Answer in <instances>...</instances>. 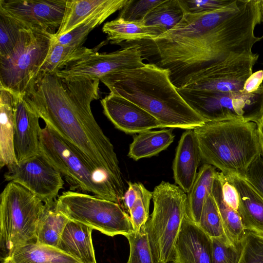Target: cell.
Listing matches in <instances>:
<instances>
[{
    "mask_svg": "<svg viewBox=\"0 0 263 263\" xmlns=\"http://www.w3.org/2000/svg\"><path fill=\"white\" fill-rule=\"evenodd\" d=\"M261 0H233L215 11L184 13L181 21L153 40L134 42L143 59L167 69L183 88L238 58L252 55L255 35L262 22Z\"/></svg>",
    "mask_w": 263,
    "mask_h": 263,
    "instance_id": "obj_1",
    "label": "cell"
},
{
    "mask_svg": "<svg viewBox=\"0 0 263 263\" xmlns=\"http://www.w3.org/2000/svg\"><path fill=\"white\" fill-rule=\"evenodd\" d=\"M99 80H66L40 72L23 96L50 128L103 173L119 197L125 185L114 147L96 121L91 102L100 98Z\"/></svg>",
    "mask_w": 263,
    "mask_h": 263,
    "instance_id": "obj_2",
    "label": "cell"
},
{
    "mask_svg": "<svg viewBox=\"0 0 263 263\" xmlns=\"http://www.w3.org/2000/svg\"><path fill=\"white\" fill-rule=\"evenodd\" d=\"M101 81L110 92L137 104L162 128L194 129L205 122L179 93L169 71L153 63L108 74Z\"/></svg>",
    "mask_w": 263,
    "mask_h": 263,
    "instance_id": "obj_3",
    "label": "cell"
},
{
    "mask_svg": "<svg viewBox=\"0 0 263 263\" xmlns=\"http://www.w3.org/2000/svg\"><path fill=\"white\" fill-rule=\"evenodd\" d=\"M193 130L204 164L214 166L224 175L244 177L250 165L261 155L254 122H209Z\"/></svg>",
    "mask_w": 263,
    "mask_h": 263,
    "instance_id": "obj_4",
    "label": "cell"
},
{
    "mask_svg": "<svg viewBox=\"0 0 263 263\" xmlns=\"http://www.w3.org/2000/svg\"><path fill=\"white\" fill-rule=\"evenodd\" d=\"M40 154L72 187L119 204L121 200L105 175L73 146L45 125L40 137Z\"/></svg>",
    "mask_w": 263,
    "mask_h": 263,
    "instance_id": "obj_5",
    "label": "cell"
},
{
    "mask_svg": "<svg viewBox=\"0 0 263 263\" xmlns=\"http://www.w3.org/2000/svg\"><path fill=\"white\" fill-rule=\"evenodd\" d=\"M45 204L18 183L9 182L1 194V258L23 245L36 242V230Z\"/></svg>",
    "mask_w": 263,
    "mask_h": 263,
    "instance_id": "obj_6",
    "label": "cell"
},
{
    "mask_svg": "<svg viewBox=\"0 0 263 263\" xmlns=\"http://www.w3.org/2000/svg\"><path fill=\"white\" fill-rule=\"evenodd\" d=\"M152 195L153 210L144 228L156 263H168L185 215L187 194L178 186L162 181Z\"/></svg>",
    "mask_w": 263,
    "mask_h": 263,
    "instance_id": "obj_7",
    "label": "cell"
},
{
    "mask_svg": "<svg viewBox=\"0 0 263 263\" xmlns=\"http://www.w3.org/2000/svg\"><path fill=\"white\" fill-rule=\"evenodd\" d=\"M54 33L37 29L24 30L12 51L0 57V87L24 95L43 64Z\"/></svg>",
    "mask_w": 263,
    "mask_h": 263,
    "instance_id": "obj_8",
    "label": "cell"
},
{
    "mask_svg": "<svg viewBox=\"0 0 263 263\" xmlns=\"http://www.w3.org/2000/svg\"><path fill=\"white\" fill-rule=\"evenodd\" d=\"M55 209L69 220L79 222L111 237L132 233L130 216L118 203L74 191L63 192Z\"/></svg>",
    "mask_w": 263,
    "mask_h": 263,
    "instance_id": "obj_9",
    "label": "cell"
},
{
    "mask_svg": "<svg viewBox=\"0 0 263 263\" xmlns=\"http://www.w3.org/2000/svg\"><path fill=\"white\" fill-rule=\"evenodd\" d=\"M177 90L205 123L232 120L256 123L263 116V84L250 93L187 88Z\"/></svg>",
    "mask_w": 263,
    "mask_h": 263,
    "instance_id": "obj_10",
    "label": "cell"
},
{
    "mask_svg": "<svg viewBox=\"0 0 263 263\" xmlns=\"http://www.w3.org/2000/svg\"><path fill=\"white\" fill-rule=\"evenodd\" d=\"M107 42V40L102 42L95 51L68 64L56 74L66 80L100 81L114 72L136 69L145 65L139 46L133 42L124 43L126 46L114 52H98Z\"/></svg>",
    "mask_w": 263,
    "mask_h": 263,
    "instance_id": "obj_11",
    "label": "cell"
},
{
    "mask_svg": "<svg viewBox=\"0 0 263 263\" xmlns=\"http://www.w3.org/2000/svg\"><path fill=\"white\" fill-rule=\"evenodd\" d=\"M4 177L6 181L24 187L47 205L55 203L64 184L61 174L40 154L7 166Z\"/></svg>",
    "mask_w": 263,
    "mask_h": 263,
    "instance_id": "obj_12",
    "label": "cell"
},
{
    "mask_svg": "<svg viewBox=\"0 0 263 263\" xmlns=\"http://www.w3.org/2000/svg\"><path fill=\"white\" fill-rule=\"evenodd\" d=\"M67 0H0V10L29 29L50 30L60 26Z\"/></svg>",
    "mask_w": 263,
    "mask_h": 263,
    "instance_id": "obj_13",
    "label": "cell"
},
{
    "mask_svg": "<svg viewBox=\"0 0 263 263\" xmlns=\"http://www.w3.org/2000/svg\"><path fill=\"white\" fill-rule=\"evenodd\" d=\"M103 113L115 127L126 133L136 134L162 128L160 122L144 109L127 99L110 92L101 100Z\"/></svg>",
    "mask_w": 263,
    "mask_h": 263,
    "instance_id": "obj_14",
    "label": "cell"
},
{
    "mask_svg": "<svg viewBox=\"0 0 263 263\" xmlns=\"http://www.w3.org/2000/svg\"><path fill=\"white\" fill-rule=\"evenodd\" d=\"M258 57V54L254 53L237 59L183 88L220 92L242 91Z\"/></svg>",
    "mask_w": 263,
    "mask_h": 263,
    "instance_id": "obj_15",
    "label": "cell"
},
{
    "mask_svg": "<svg viewBox=\"0 0 263 263\" xmlns=\"http://www.w3.org/2000/svg\"><path fill=\"white\" fill-rule=\"evenodd\" d=\"M37 114L17 95L15 106L14 146L17 162L40 154L41 128Z\"/></svg>",
    "mask_w": 263,
    "mask_h": 263,
    "instance_id": "obj_16",
    "label": "cell"
},
{
    "mask_svg": "<svg viewBox=\"0 0 263 263\" xmlns=\"http://www.w3.org/2000/svg\"><path fill=\"white\" fill-rule=\"evenodd\" d=\"M173 263H212L211 238L185 215L176 240Z\"/></svg>",
    "mask_w": 263,
    "mask_h": 263,
    "instance_id": "obj_17",
    "label": "cell"
},
{
    "mask_svg": "<svg viewBox=\"0 0 263 263\" xmlns=\"http://www.w3.org/2000/svg\"><path fill=\"white\" fill-rule=\"evenodd\" d=\"M201 159L198 141L193 129L183 133L177 145L173 163L175 183L188 194L196 179Z\"/></svg>",
    "mask_w": 263,
    "mask_h": 263,
    "instance_id": "obj_18",
    "label": "cell"
},
{
    "mask_svg": "<svg viewBox=\"0 0 263 263\" xmlns=\"http://www.w3.org/2000/svg\"><path fill=\"white\" fill-rule=\"evenodd\" d=\"M225 176L238 193V213L245 230L263 234V198L243 177L237 175Z\"/></svg>",
    "mask_w": 263,
    "mask_h": 263,
    "instance_id": "obj_19",
    "label": "cell"
},
{
    "mask_svg": "<svg viewBox=\"0 0 263 263\" xmlns=\"http://www.w3.org/2000/svg\"><path fill=\"white\" fill-rule=\"evenodd\" d=\"M129 0H67L64 16L55 37L71 31L93 15L111 9L121 10Z\"/></svg>",
    "mask_w": 263,
    "mask_h": 263,
    "instance_id": "obj_20",
    "label": "cell"
},
{
    "mask_svg": "<svg viewBox=\"0 0 263 263\" xmlns=\"http://www.w3.org/2000/svg\"><path fill=\"white\" fill-rule=\"evenodd\" d=\"M92 230L82 223L69 220L57 248L81 263H97L91 238Z\"/></svg>",
    "mask_w": 263,
    "mask_h": 263,
    "instance_id": "obj_21",
    "label": "cell"
},
{
    "mask_svg": "<svg viewBox=\"0 0 263 263\" xmlns=\"http://www.w3.org/2000/svg\"><path fill=\"white\" fill-rule=\"evenodd\" d=\"M16 95L0 87V166L17 162L14 146Z\"/></svg>",
    "mask_w": 263,
    "mask_h": 263,
    "instance_id": "obj_22",
    "label": "cell"
},
{
    "mask_svg": "<svg viewBox=\"0 0 263 263\" xmlns=\"http://www.w3.org/2000/svg\"><path fill=\"white\" fill-rule=\"evenodd\" d=\"M102 31L112 44L153 40L163 33L159 27L147 25L143 21H127L118 17L105 23Z\"/></svg>",
    "mask_w": 263,
    "mask_h": 263,
    "instance_id": "obj_23",
    "label": "cell"
},
{
    "mask_svg": "<svg viewBox=\"0 0 263 263\" xmlns=\"http://www.w3.org/2000/svg\"><path fill=\"white\" fill-rule=\"evenodd\" d=\"M175 135L171 128L148 130L136 135L130 144L128 156L135 161L157 155L174 141Z\"/></svg>",
    "mask_w": 263,
    "mask_h": 263,
    "instance_id": "obj_24",
    "label": "cell"
},
{
    "mask_svg": "<svg viewBox=\"0 0 263 263\" xmlns=\"http://www.w3.org/2000/svg\"><path fill=\"white\" fill-rule=\"evenodd\" d=\"M217 171L214 166L203 164L197 173L193 186L187 195L185 215L198 224L208 195L212 192Z\"/></svg>",
    "mask_w": 263,
    "mask_h": 263,
    "instance_id": "obj_25",
    "label": "cell"
},
{
    "mask_svg": "<svg viewBox=\"0 0 263 263\" xmlns=\"http://www.w3.org/2000/svg\"><path fill=\"white\" fill-rule=\"evenodd\" d=\"M9 257L14 263H81L57 248L36 242L16 248Z\"/></svg>",
    "mask_w": 263,
    "mask_h": 263,
    "instance_id": "obj_26",
    "label": "cell"
},
{
    "mask_svg": "<svg viewBox=\"0 0 263 263\" xmlns=\"http://www.w3.org/2000/svg\"><path fill=\"white\" fill-rule=\"evenodd\" d=\"M212 194L217 205L227 237L232 243L240 245L246 230L238 212L229 206L223 199L220 172L218 171L216 172L214 177Z\"/></svg>",
    "mask_w": 263,
    "mask_h": 263,
    "instance_id": "obj_27",
    "label": "cell"
},
{
    "mask_svg": "<svg viewBox=\"0 0 263 263\" xmlns=\"http://www.w3.org/2000/svg\"><path fill=\"white\" fill-rule=\"evenodd\" d=\"M96 48L97 46L88 48L64 45L55 42L53 38L48 54L38 73H56L68 64L93 52Z\"/></svg>",
    "mask_w": 263,
    "mask_h": 263,
    "instance_id": "obj_28",
    "label": "cell"
},
{
    "mask_svg": "<svg viewBox=\"0 0 263 263\" xmlns=\"http://www.w3.org/2000/svg\"><path fill=\"white\" fill-rule=\"evenodd\" d=\"M36 230V242L57 248L66 224L69 220L55 209V203L46 205Z\"/></svg>",
    "mask_w": 263,
    "mask_h": 263,
    "instance_id": "obj_29",
    "label": "cell"
},
{
    "mask_svg": "<svg viewBox=\"0 0 263 263\" xmlns=\"http://www.w3.org/2000/svg\"><path fill=\"white\" fill-rule=\"evenodd\" d=\"M184 14L179 0H163L149 12L143 21L147 25L159 27L164 33L176 26Z\"/></svg>",
    "mask_w": 263,
    "mask_h": 263,
    "instance_id": "obj_30",
    "label": "cell"
},
{
    "mask_svg": "<svg viewBox=\"0 0 263 263\" xmlns=\"http://www.w3.org/2000/svg\"><path fill=\"white\" fill-rule=\"evenodd\" d=\"M117 11L116 9H111L96 14L68 33L59 37L54 35V40L64 45L82 47L88 34Z\"/></svg>",
    "mask_w": 263,
    "mask_h": 263,
    "instance_id": "obj_31",
    "label": "cell"
},
{
    "mask_svg": "<svg viewBox=\"0 0 263 263\" xmlns=\"http://www.w3.org/2000/svg\"><path fill=\"white\" fill-rule=\"evenodd\" d=\"M197 224L211 238L227 237L212 192L206 198Z\"/></svg>",
    "mask_w": 263,
    "mask_h": 263,
    "instance_id": "obj_32",
    "label": "cell"
},
{
    "mask_svg": "<svg viewBox=\"0 0 263 263\" xmlns=\"http://www.w3.org/2000/svg\"><path fill=\"white\" fill-rule=\"evenodd\" d=\"M26 29L29 28L0 10V57L12 51Z\"/></svg>",
    "mask_w": 263,
    "mask_h": 263,
    "instance_id": "obj_33",
    "label": "cell"
},
{
    "mask_svg": "<svg viewBox=\"0 0 263 263\" xmlns=\"http://www.w3.org/2000/svg\"><path fill=\"white\" fill-rule=\"evenodd\" d=\"M126 237L130 248L127 263H156L144 226Z\"/></svg>",
    "mask_w": 263,
    "mask_h": 263,
    "instance_id": "obj_34",
    "label": "cell"
},
{
    "mask_svg": "<svg viewBox=\"0 0 263 263\" xmlns=\"http://www.w3.org/2000/svg\"><path fill=\"white\" fill-rule=\"evenodd\" d=\"M237 263H263V234L246 230Z\"/></svg>",
    "mask_w": 263,
    "mask_h": 263,
    "instance_id": "obj_35",
    "label": "cell"
},
{
    "mask_svg": "<svg viewBox=\"0 0 263 263\" xmlns=\"http://www.w3.org/2000/svg\"><path fill=\"white\" fill-rule=\"evenodd\" d=\"M152 196V192L140 183L138 197L128 212L134 232L140 231L148 220Z\"/></svg>",
    "mask_w": 263,
    "mask_h": 263,
    "instance_id": "obj_36",
    "label": "cell"
},
{
    "mask_svg": "<svg viewBox=\"0 0 263 263\" xmlns=\"http://www.w3.org/2000/svg\"><path fill=\"white\" fill-rule=\"evenodd\" d=\"M212 263H237L241 251V243L236 245L227 237L211 238Z\"/></svg>",
    "mask_w": 263,
    "mask_h": 263,
    "instance_id": "obj_37",
    "label": "cell"
},
{
    "mask_svg": "<svg viewBox=\"0 0 263 263\" xmlns=\"http://www.w3.org/2000/svg\"><path fill=\"white\" fill-rule=\"evenodd\" d=\"M163 0H129L118 18L132 22L143 21L149 12Z\"/></svg>",
    "mask_w": 263,
    "mask_h": 263,
    "instance_id": "obj_38",
    "label": "cell"
},
{
    "mask_svg": "<svg viewBox=\"0 0 263 263\" xmlns=\"http://www.w3.org/2000/svg\"><path fill=\"white\" fill-rule=\"evenodd\" d=\"M233 0H179L184 13L198 14L220 9Z\"/></svg>",
    "mask_w": 263,
    "mask_h": 263,
    "instance_id": "obj_39",
    "label": "cell"
},
{
    "mask_svg": "<svg viewBox=\"0 0 263 263\" xmlns=\"http://www.w3.org/2000/svg\"><path fill=\"white\" fill-rule=\"evenodd\" d=\"M244 178L263 198V159L261 155L250 165Z\"/></svg>",
    "mask_w": 263,
    "mask_h": 263,
    "instance_id": "obj_40",
    "label": "cell"
},
{
    "mask_svg": "<svg viewBox=\"0 0 263 263\" xmlns=\"http://www.w3.org/2000/svg\"><path fill=\"white\" fill-rule=\"evenodd\" d=\"M221 191L224 201L238 212L239 196L236 189L227 179L225 175L220 172Z\"/></svg>",
    "mask_w": 263,
    "mask_h": 263,
    "instance_id": "obj_41",
    "label": "cell"
},
{
    "mask_svg": "<svg viewBox=\"0 0 263 263\" xmlns=\"http://www.w3.org/2000/svg\"><path fill=\"white\" fill-rule=\"evenodd\" d=\"M140 183L128 182V187L125 192L122 201L126 210L129 212L137 199L140 189Z\"/></svg>",
    "mask_w": 263,
    "mask_h": 263,
    "instance_id": "obj_42",
    "label": "cell"
},
{
    "mask_svg": "<svg viewBox=\"0 0 263 263\" xmlns=\"http://www.w3.org/2000/svg\"><path fill=\"white\" fill-rule=\"evenodd\" d=\"M263 82V70L252 73L246 81L242 91L245 93L253 92L259 89Z\"/></svg>",
    "mask_w": 263,
    "mask_h": 263,
    "instance_id": "obj_43",
    "label": "cell"
},
{
    "mask_svg": "<svg viewBox=\"0 0 263 263\" xmlns=\"http://www.w3.org/2000/svg\"><path fill=\"white\" fill-rule=\"evenodd\" d=\"M261 156L263 159V116L256 123Z\"/></svg>",
    "mask_w": 263,
    "mask_h": 263,
    "instance_id": "obj_44",
    "label": "cell"
},
{
    "mask_svg": "<svg viewBox=\"0 0 263 263\" xmlns=\"http://www.w3.org/2000/svg\"><path fill=\"white\" fill-rule=\"evenodd\" d=\"M1 263H14L10 257L1 258Z\"/></svg>",
    "mask_w": 263,
    "mask_h": 263,
    "instance_id": "obj_45",
    "label": "cell"
},
{
    "mask_svg": "<svg viewBox=\"0 0 263 263\" xmlns=\"http://www.w3.org/2000/svg\"><path fill=\"white\" fill-rule=\"evenodd\" d=\"M261 11H262V22H263V0H261Z\"/></svg>",
    "mask_w": 263,
    "mask_h": 263,
    "instance_id": "obj_46",
    "label": "cell"
},
{
    "mask_svg": "<svg viewBox=\"0 0 263 263\" xmlns=\"http://www.w3.org/2000/svg\"></svg>",
    "mask_w": 263,
    "mask_h": 263,
    "instance_id": "obj_47",
    "label": "cell"
}]
</instances>
